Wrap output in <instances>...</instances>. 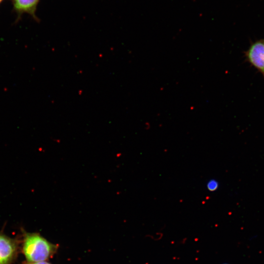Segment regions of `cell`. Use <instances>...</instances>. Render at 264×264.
Listing matches in <instances>:
<instances>
[{
	"mask_svg": "<svg viewBox=\"0 0 264 264\" xmlns=\"http://www.w3.org/2000/svg\"><path fill=\"white\" fill-rule=\"evenodd\" d=\"M17 245L13 239L0 234V264H9L15 258Z\"/></svg>",
	"mask_w": 264,
	"mask_h": 264,
	"instance_id": "7a4b0ae2",
	"label": "cell"
},
{
	"mask_svg": "<svg viewBox=\"0 0 264 264\" xmlns=\"http://www.w3.org/2000/svg\"><path fill=\"white\" fill-rule=\"evenodd\" d=\"M25 264H51L46 261H42L38 262H28Z\"/></svg>",
	"mask_w": 264,
	"mask_h": 264,
	"instance_id": "8992f818",
	"label": "cell"
},
{
	"mask_svg": "<svg viewBox=\"0 0 264 264\" xmlns=\"http://www.w3.org/2000/svg\"><path fill=\"white\" fill-rule=\"evenodd\" d=\"M2 0H0V2Z\"/></svg>",
	"mask_w": 264,
	"mask_h": 264,
	"instance_id": "52a82bcc",
	"label": "cell"
},
{
	"mask_svg": "<svg viewBox=\"0 0 264 264\" xmlns=\"http://www.w3.org/2000/svg\"></svg>",
	"mask_w": 264,
	"mask_h": 264,
	"instance_id": "ba28073f",
	"label": "cell"
},
{
	"mask_svg": "<svg viewBox=\"0 0 264 264\" xmlns=\"http://www.w3.org/2000/svg\"><path fill=\"white\" fill-rule=\"evenodd\" d=\"M249 62L264 73V39L254 43L247 52Z\"/></svg>",
	"mask_w": 264,
	"mask_h": 264,
	"instance_id": "3957f363",
	"label": "cell"
},
{
	"mask_svg": "<svg viewBox=\"0 0 264 264\" xmlns=\"http://www.w3.org/2000/svg\"><path fill=\"white\" fill-rule=\"evenodd\" d=\"M219 185V182L217 180L211 179L207 182L206 187L209 191L213 192L218 189Z\"/></svg>",
	"mask_w": 264,
	"mask_h": 264,
	"instance_id": "5b68a950",
	"label": "cell"
},
{
	"mask_svg": "<svg viewBox=\"0 0 264 264\" xmlns=\"http://www.w3.org/2000/svg\"><path fill=\"white\" fill-rule=\"evenodd\" d=\"M39 0H14L15 8L19 11L34 14Z\"/></svg>",
	"mask_w": 264,
	"mask_h": 264,
	"instance_id": "277c9868",
	"label": "cell"
},
{
	"mask_svg": "<svg viewBox=\"0 0 264 264\" xmlns=\"http://www.w3.org/2000/svg\"><path fill=\"white\" fill-rule=\"evenodd\" d=\"M58 247L38 233H26L22 252L28 262L45 261L53 256Z\"/></svg>",
	"mask_w": 264,
	"mask_h": 264,
	"instance_id": "6da1fadb",
	"label": "cell"
}]
</instances>
